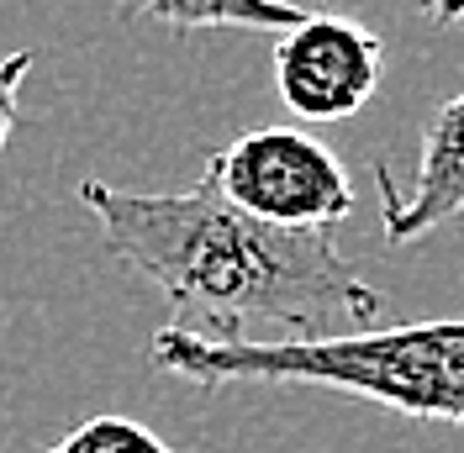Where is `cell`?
<instances>
[{
  "label": "cell",
  "mask_w": 464,
  "mask_h": 453,
  "mask_svg": "<svg viewBox=\"0 0 464 453\" xmlns=\"http://www.w3.org/2000/svg\"><path fill=\"white\" fill-rule=\"evenodd\" d=\"M80 200L101 222L111 258L169 301L174 333L237 342L254 338V327H280L285 338H338L385 312V295L327 232L254 222L206 174L190 190L159 196L85 179Z\"/></svg>",
  "instance_id": "obj_1"
},
{
  "label": "cell",
  "mask_w": 464,
  "mask_h": 453,
  "mask_svg": "<svg viewBox=\"0 0 464 453\" xmlns=\"http://www.w3.org/2000/svg\"><path fill=\"white\" fill-rule=\"evenodd\" d=\"M148 359L201 390L222 385H322L391 406L417 422L464 427V316L364 327L338 338H237L206 342L164 327Z\"/></svg>",
  "instance_id": "obj_2"
},
{
  "label": "cell",
  "mask_w": 464,
  "mask_h": 453,
  "mask_svg": "<svg viewBox=\"0 0 464 453\" xmlns=\"http://www.w3.org/2000/svg\"><path fill=\"white\" fill-rule=\"evenodd\" d=\"M206 179L243 217L290 232H333L353 211V179L333 148L295 127H259L206 159Z\"/></svg>",
  "instance_id": "obj_3"
},
{
  "label": "cell",
  "mask_w": 464,
  "mask_h": 453,
  "mask_svg": "<svg viewBox=\"0 0 464 453\" xmlns=\"http://www.w3.org/2000/svg\"><path fill=\"white\" fill-rule=\"evenodd\" d=\"M275 90L301 121H348L370 106L385 74V43L353 16L306 11L275 43Z\"/></svg>",
  "instance_id": "obj_4"
},
{
  "label": "cell",
  "mask_w": 464,
  "mask_h": 453,
  "mask_svg": "<svg viewBox=\"0 0 464 453\" xmlns=\"http://www.w3.org/2000/svg\"><path fill=\"white\" fill-rule=\"evenodd\" d=\"M375 185H380V222H385V237L396 248L464 217V90L449 95L422 127L411 196H396L391 164H380V159H375Z\"/></svg>",
  "instance_id": "obj_5"
},
{
  "label": "cell",
  "mask_w": 464,
  "mask_h": 453,
  "mask_svg": "<svg viewBox=\"0 0 464 453\" xmlns=\"http://www.w3.org/2000/svg\"><path fill=\"white\" fill-rule=\"evenodd\" d=\"M127 22H159L169 32L243 27V32H285L306 11L290 0H121Z\"/></svg>",
  "instance_id": "obj_6"
},
{
  "label": "cell",
  "mask_w": 464,
  "mask_h": 453,
  "mask_svg": "<svg viewBox=\"0 0 464 453\" xmlns=\"http://www.w3.org/2000/svg\"><path fill=\"white\" fill-rule=\"evenodd\" d=\"M43 453H174V448L132 417H90L85 427H74L69 438H58L53 448Z\"/></svg>",
  "instance_id": "obj_7"
},
{
  "label": "cell",
  "mask_w": 464,
  "mask_h": 453,
  "mask_svg": "<svg viewBox=\"0 0 464 453\" xmlns=\"http://www.w3.org/2000/svg\"><path fill=\"white\" fill-rule=\"evenodd\" d=\"M32 53L16 48V53H0V153L16 132V116H22V85H27Z\"/></svg>",
  "instance_id": "obj_8"
},
{
  "label": "cell",
  "mask_w": 464,
  "mask_h": 453,
  "mask_svg": "<svg viewBox=\"0 0 464 453\" xmlns=\"http://www.w3.org/2000/svg\"><path fill=\"white\" fill-rule=\"evenodd\" d=\"M428 16H433L438 27H454V22H464V0H417Z\"/></svg>",
  "instance_id": "obj_9"
}]
</instances>
